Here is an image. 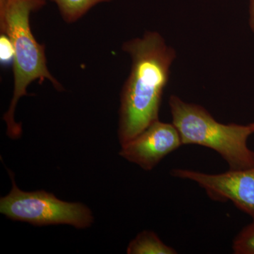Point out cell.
<instances>
[{
	"label": "cell",
	"instance_id": "cell-6",
	"mask_svg": "<svg viewBox=\"0 0 254 254\" xmlns=\"http://www.w3.org/2000/svg\"><path fill=\"white\" fill-rule=\"evenodd\" d=\"M182 145L181 137L173 124L158 120L131 141L121 145L119 154L130 163L150 171Z\"/></svg>",
	"mask_w": 254,
	"mask_h": 254
},
{
	"label": "cell",
	"instance_id": "cell-10",
	"mask_svg": "<svg viewBox=\"0 0 254 254\" xmlns=\"http://www.w3.org/2000/svg\"><path fill=\"white\" fill-rule=\"evenodd\" d=\"M0 45H1V53L0 58L2 64H6L10 61H14V53L12 45L11 42L8 39L7 37L4 35L1 34L0 39Z\"/></svg>",
	"mask_w": 254,
	"mask_h": 254
},
{
	"label": "cell",
	"instance_id": "cell-8",
	"mask_svg": "<svg viewBox=\"0 0 254 254\" xmlns=\"http://www.w3.org/2000/svg\"><path fill=\"white\" fill-rule=\"evenodd\" d=\"M58 6L65 22L72 23L81 19L97 4L113 0H51Z\"/></svg>",
	"mask_w": 254,
	"mask_h": 254
},
{
	"label": "cell",
	"instance_id": "cell-11",
	"mask_svg": "<svg viewBox=\"0 0 254 254\" xmlns=\"http://www.w3.org/2000/svg\"><path fill=\"white\" fill-rule=\"evenodd\" d=\"M250 26L251 30L254 33V0H250Z\"/></svg>",
	"mask_w": 254,
	"mask_h": 254
},
{
	"label": "cell",
	"instance_id": "cell-5",
	"mask_svg": "<svg viewBox=\"0 0 254 254\" xmlns=\"http://www.w3.org/2000/svg\"><path fill=\"white\" fill-rule=\"evenodd\" d=\"M171 174L198 184L212 200H230L254 220V165L213 175L186 169H174Z\"/></svg>",
	"mask_w": 254,
	"mask_h": 254
},
{
	"label": "cell",
	"instance_id": "cell-4",
	"mask_svg": "<svg viewBox=\"0 0 254 254\" xmlns=\"http://www.w3.org/2000/svg\"><path fill=\"white\" fill-rule=\"evenodd\" d=\"M12 188L0 198V213L8 218L35 226L68 225L86 229L93 224V214L81 203L60 200L46 190L23 191L16 185L14 174L8 170Z\"/></svg>",
	"mask_w": 254,
	"mask_h": 254
},
{
	"label": "cell",
	"instance_id": "cell-3",
	"mask_svg": "<svg viewBox=\"0 0 254 254\" xmlns=\"http://www.w3.org/2000/svg\"><path fill=\"white\" fill-rule=\"evenodd\" d=\"M174 126L182 145H198L215 150L230 166L238 170L254 165V152L248 139L254 133L250 125H225L200 105L187 103L173 95L169 100Z\"/></svg>",
	"mask_w": 254,
	"mask_h": 254
},
{
	"label": "cell",
	"instance_id": "cell-2",
	"mask_svg": "<svg viewBox=\"0 0 254 254\" xmlns=\"http://www.w3.org/2000/svg\"><path fill=\"white\" fill-rule=\"evenodd\" d=\"M46 3L47 0H0V32L11 42L14 53V91L9 109L3 115L6 135L11 139H18L22 134V126L15 120V110L18 100L28 95L31 83L48 81L57 91H64L63 85L50 73L46 48L36 41L30 24L32 13Z\"/></svg>",
	"mask_w": 254,
	"mask_h": 254
},
{
	"label": "cell",
	"instance_id": "cell-12",
	"mask_svg": "<svg viewBox=\"0 0 254 254\" xmlns=\"http://www.w3.org/2000/svg\"><path fill=\"white\" fill-rule=\"evenodd\" d=\"M251 127H252V128H253L254 131V123L250 124Z\"/></svg>",
	"mask_w": 254,
	"mask_h": 254
},
{
	"label": "cell",
	"instance_id": "cell-9",
	"mask_svg": "<svg viewBox=\"0 0 254 254\" xmlns=\"http://www.w3.org/2000/svg\"><path fill=\"white\" fill-rule=\"evenodd\" d=\"M232 249L235 254H254V220L237 235Z\"/></svg>",
	"mask_w": 254,
	"mask_h": 254
},
{
	"label": "cell",
	"instance_id": "cell-1",
	"mask_svg": "<svg viewBox=\"0 0 254 254\" xmlns=\"http://www.w3.org/2000/svg\"><path fill=\"white\" fill-rule=\"evenodd\" d=\"M131 68L121 93L118 136L121 145L131 141L159 120L164 90L176 53L156 31L124 43Z\"/></svg>",
	"mask_w": 254,
	"mask_h": 254
},
{
	"label": "cell",
	"instance_id": "cell-7",
	"mask_svg": "<svg viewBox=\"0 0 254 254\" xmlns=\"http://www.w3.org/2000/svg\"><path fill=\"white\" fill-rule=\"evenodd\" d=\"M128 254H176L177 251L159 238L155 232L144 230L138 234L127 247Z\"/></svg>",
	"mask_w": 254,
	"mask_h": 254
}]
</instances>
